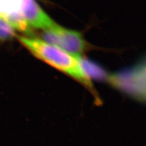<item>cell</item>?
<instances>
[{
  "instance_id": "3",
  "label": "cell",
  "mask_w": 146,
  "mask_h": 146,
  "mask_svg": "<svg viewBox=\"0 0 146 146\" xmlns=\"http://www.w3.org/2000/svg\"><path fill=\"white\" fill-rule=\"evenodd\" d=\"M42 37L45 42L77 56H80L88 49V44L79 32L58 24L44 31Z\"/></svg>"
},
{
  "instance_id": "6",
  "label": "cell",
  "mask_w": 146,
  "mask_h": 146,
  "mask_svg": "<svg viewBox=\"0 0 146 146\" xmlns=\"http://www.w3.org/2000/svg\"><path fill=\"white\" fill-rule=\"evenodd\" d=\"M21 0H0V15L7 19L10 17L22 13Z\"/></svg>"
},
{
  "instance_id": "4",
  "label": "cell",
  "mask_w": 146,
  "mask_h": 146,
  "mask_svg": "<svg viewBox=\"0 0 146 146\" xmlns=\"http://www.w3.org/2000/svg\"><path fill=\"white\" fill-rule=\"evenodd\" d=\"M21 2L22 15L30 27L44 31L52 28L57 24L35 0H21Z\"/></svg>"
},
{
  "instance_id": "5",
  "label": "cell",
  "mask_w": 146,
  "mask_h": 146,
  "mask_svg": "<svg viewBox=\"0 0 146 146\" xmlns=\"http://www.w3.org/2000/svg\"><path fill=\"white\" fill-rule=\"evenodd\" d=\"M80 61L86 77L91 82H92V80L98 81L108 80L110 75L98 64L82 56L80 57Z\"/></svg>"
},
{
  "instance_id": "7",
  "label": "cell",
  "mask_w": 146,
  "mask_h": 146,
  "mask_svg": "<svg viewBox=\"0 0 146 146\" xmlns=\"http://www.w3.org/2000/svg\"><path fill=\"white\" fill-rule=\"evenodd\" d=\"M14 29L6 18L0 15V42L10 39L15 36Z\"/></svg>"
},
{
  "instance_id": "2",
  "label": "cell",
  "mask_w": 146,
  "mask_h": 146,
  "mask_svg": "<svg viewBox=\"0 0 146 146\" xmlns=\"http://www.w3.org/2000/svg\"><path fill=\"white\" fill-rule=\"evenodd\" d=\"M108 81L122 93L146 104V57L131 68L110 75Z\"/></svg>"
},
{
  "instance_id": "1",
  "label": "cell",
  "mask_w": 146,
  "mask_h": 146,
  "mask_svg": "<svg viewBox=\"0 0 146 146\" xmlns=\"http://www.w3.org/2000/svg\"><path fill=\"white\" fill-rule=\"evenodd\" d=\"M18 39L34 56L64 74L92 89L93 84L86 77L77 56L45 42L42 39L17 36Z\"/></svg>"
}]
</instances>
